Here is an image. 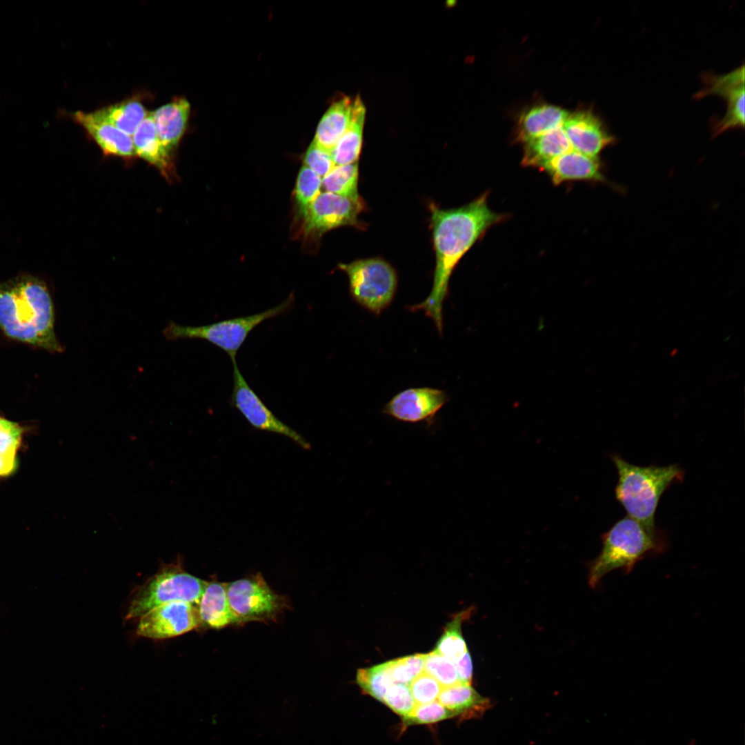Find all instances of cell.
Returning <instances> with one entry per match:
<instances>
[{
  "instance_id": "1",
  "label": "cell",
  "mask_w": 745,
  "mask_h": 745,
  "mask_svg": "<svg viewBox=\"0 0 745 745\" xmlns=\"http://www.w3.org/2000/svg\"><path fill=\"white\" fill-rule=\"evenodd\" d=\"M503 218L504 215L490 208L488 193L457 208L443 210L432 206L431 226L436 256L433 287L423 301L409 306V310H423L433 321L440 334L443 328V302L455 267L475 243Z\"/></svg>"
},
{
  "instance_id": "2",
  "label": "cell",
  "mask_w": 745,
  "mask_h": 745,
  "mask_svg": "<svg viewBox=\"0 0 745 745\" xmlns=\"http://www.w3.org/2000/svg\"><path fill=\"white\" fill-rule=\"evenodd\" d=\"M53 301L46 284L31 275L0 283V329L9 338L61 352L54 330Z\"/></svg>"
},
{
  "instance_id": "3",
  "label": "cell",
  "mask_w": 745,
  "mask_h": 745,
  "mask_svg": "<svg viewBox=\"0 0 745 745\" xmlns=\"http://www.w3.org/2000/svg\"><path fill=\"white\" fill-rule=\"evenodd\" d=\"M602 542L599 555L589 566L588 584L593 588L610 572L619 569L628 574L637 562L662 554L668 548L663 530H650L628 516L604 533Z\"/></svg>"
},
{
  "instance_id": "4",
  "label": "cell",
  "mask_w": 745,
  "mask_h": 745,
  "mask_svg": "<svg viewBox=\"0 0 745 745\" xmlns=\"http://www.w3.org/2000/svg\"><path fill=\"white\" fill-rule=\"evenodd\" d=\"M618 475L615 494L627 516L655 530V515L661 497L673 484L683 481L684 470L677 464L640 466L617 454L611 455Z\"/></svg>"
},
{
  "instance_id": "5",
  "label": "cell",
  "mask_w": 745,
  "mask_h": 745,
  "mask_svg": "<svg viewBox=\"0 0 745 745\" xmlns=\"http://www.w3.org/2000/svg\"><path fill=\"white\" fill-rule=\"evenodd\" d=\"M207 584L187 572L178 559L163 565L133 592L126 618H139L162 604L182 601L198 605Z\"/></svg>"
},
{
  "instance_id": "6",
  "label": "cell",
  "mask_w": 745,
  "mask_h": 745,
  "mask_svg": "<svg viewBox=\"0 0 745 745\" xmlns=\"http://www.w3.org/2000/svg\"><path fill=\"white\" fill-rule=\"evenodd\" d=\"M295 304L294 294L282 303L254 315L238 317L212 324L188 326L170 321L163 330L168 340L200 339L208 341L228 355L236 361L238 350L251 331L264 321L277 317L291 310Z\"/></svg>"
},
{
  "instance_id": "7",
  "label": "cell",
  "mask_w": 745,
  "mask_h": 745,
  "mask_svg": "<svg viewBox=\"0 0 745 745\" xmlns=\"http://www.w3.org/2000/svg\"><path fill=\"white\" fill-rule=\"evenodd\" d=\"M349 280L350 294L360 306L379 315L391 304L397 286L394 268L379 258L359 259L339 264Z\"/></svg>"
},
{
  "instance_id": "8",
  "label": "cell",
  "mask_w": 745,
  "mask_h": 745,
  "mask_svg": "<svg viewBox=\"0 0 745 745\" xmlns=\"http://www.w3.org/2000/svg\"><path fill=\"white\" fill-rule=\"evenodd\" d=\"M226 588L239 624L275 622L288 607L286 599L271 589L261 573L227 583Z\"/></svg>"
},
{
  "instance_id": "9",
  "label": "cell",
  "mask_w": 745,
  "mask_h": 745,
  "mask_svg": "<svg viewBox=\"0 0 745 745\" xmlns=\"http://www.w3.org/2000/svg\"><path fill=\"white\" fill-rule=\"evenodd\" d=\"M233 387L230 404L235 408L253 428L282 435L304 449L310 448V443L295 430L278 419L250 388L240 372L237 361L232 362Z\"/></svg>"
},
{
  "instance_id": "10",
  "label": "cell",
  "mask_w": 745,
  "mask_h": 745,
  "mask_svg": "<svg viewBox=\"0 0 745 745\" xmlns=\"http://www.w3.org/2000/svg\"><path fill=\"white\" fill-rule=\"evenodd\" d=\"M364 208L362 200L355 201L331 192H321L301 218L303 237L315 239L340 226L359 227L358 217Z\"/></svg>"
},
{
  "instance_id": "11",
  "label": "cell",
  "mask_w": 745,
  "mask_h": 745,
  "mask_svg": "<svg viewBox=\"0 0 745 745\" xmlns=\"http://www.w3.org/2000/svg\"><path fill=\"white\" fill-rule=\"evenodd\" d=\"M201 626L197 605L177 601L159 606L140 617L137 634L163 639L181 635Z\"/></svg>"
},
{
  "instance_id": "12",
  "label": "cell",
  "mask_w": 745,
  "mask_h": 745,
  "mask_svg": "<svg viewBox=\"0 0 745 745\" xmlns=\"http://www.w3.org/2000/svg\"><path fill=\"white\" fill-rule=\"evenodd\" d=\"M704 88L694 97L697 99L708 95H717L725 99L726 111L713 127V137L725 131L744 126V66L723 75L706 74L703 77Z\"/></svg>"
},
{
  "instance_id": "13",
  "label": "cell",
  "mask_w": 745,
  "mask_h": 745,
  "mask_svg": "<svg viewBox=\"0 0 745 745\" xmlns=\"http://www.w3.org/2000/svg\"><path fill=\"white\" fill-rule=\"evenodd\" d=\"M446 401V393L440 389L410 388L395 395L386 404L383 413L404 422L431 424Z\"/></svg>"
},
{
  "instance_id": "14",
  "label": "cell",
  "mask_w": 745,
  "mask_h": 745,
  "mask_svg": "<svg viewBox=\"0 0 745 745\" xmlns=\"http://www.w3.org/2000/svg\"><path fill=\"white\" fill-rule=\"evenodd\" d=\"M562 128L573 150L590 157H598L604 149L615 142V137L590 110L568 113Z\"/></svg>"
},
{
  "instance_id": "15",
  "label": "cell",
  "mask_w": 745,
  "mask_h": 745,
  "mask_svg": "<svg viewBox=\"0 0 745 745\" xmlns=\"http://www.w3.org/2000/svg\"><path fill=\"white\" fill-rule=\"evenodd\" d=\"M71 117L85 130L105 155L123 158L136 155L132 137L102 118L95 110L89 112L76 111L71 114Z\"/></svg>"
},
{
  "instance_id": "16",
  "label": "cell",
  "mask_w": 745,
  "mask_h": 745,
  "mask_svg": "<svg viewBox=\"0 0 745 745\" xmlns=\"http://www.w3.org/2000/svg\"><path fill=\"white\" fill-rule=\"evenodd\" d=\"M540 170L545 171L555 185L573 180L610 183L598 157L574 150L555 157Z\"/></svg>"
},
{
  "instance_id": "17",
  "label": "cell",
  "mask_w": 745,
  "mask_h": 745,
  "mask_svg": "<svg viewBox=\"0 0 745 745\" xmlns=\"http://www.w3.org/2000/svg\"><path fill=\"white\" fill-rule=\"evenodd\" d=\"M190 112V104L182 97H175L152 111L158 137L171 153L177 148L186 130Z\"/></svg>"
},
{
  "instance_id": "18",
  "label": "cell",
  "mask_w": 745,
  "mask_h": 745,
  "mask_svg": "<svg viewBox=\"0 0 745 745\" xmlns=\"http://www.w3.org/2000/svg\"><path fill=\"white\" fill-rule=\"evenodd\" d=\"M135 155L156 167L167 179L175 173L172 153L159 139L152 112L138 126L132 136Z\"/></svg>"
},
{
  "instance_id": "19",
  "label": "cell",
  "mask_w": 745,
  "mask_h": 745,
  "mask_svg": "<svg viewBox=\"0 0 745 745\" xmlns=\"http://www.w3.org/2000/svg\"><path fill=\"white\" fill-rule=\"evenodd\" d=\"M227 583L207 582L197 607L201 626L221 629L229 625H239L227 597Z\"/></svg>"
},
{
  "instance_id": "20",
  "label": "cell",
  "mask_w": 745,
  "mask_h": 745,
  "mask_svg": "<svg viewBox=\"0 0 745 745\" xmlns=\"http://www.w3.org/2000/svg\"><path fill=\"white\" fill-rule=\"evenodd\" d=\"M438 702L461 719L480 717L490 707V700L483 697L471 684L457 683L443 687Z\"/></svg>"
},
{
  "instance_id": "21",
  "label": "cell",
  "mask_w": 745,
  "mask_h": 745,
  "mask_svg": "<svg viewBox=\"0 0 745 745\" xmlns=\"http://www.w3.org/2000/svg\"><path fill=\"white\" fill-rule=\"evenodd\" d=\"M524 143L522 165L539 169L555 157L573 150L562 127L533 137Z\"/></svg>"
},
{
  "instance_id": "22",
  "label": "cell",
  "mask_w": 745,
  "mask_h": 745,
  "mask_svg": "<svg viewBox=\"0 0 745 745\" xmlns=\"http://www.w3.org/2000/svg\"><path fill=\"white\" fill-rule=\"evenodd\" d=\"M352 105V99L344 96L330 106L316 130L313 141L318 146L331 152L349 126Z\"/></svg>"
},
{
  "instance_id": "23",
  "label": "cell",
  "mask_w": 745,
  "mask_h": 745,
  "mask_svg": "<svg viewBox=\"0 0 745 745\" xmlns=\"http://www.w3.org/2000/svg\"><path fill=\"white\" fill-rule=\"evenodd\" d=\"M366 108L359 95L352 99L349 126L333 150L332 157L335 166L357 161L362 146Z\"/></svg>"
},
{
  "instance_id": "24",
  "label": "cell",
  "mask_w": 745,
  "mask_h": 745,
  "mask_svg": "<svg viewBox=\"0 0 745 745\" xmlns=\"http://www.w3.org/2000/svg\"><path fill=\"white\" fill-rule=\"evenodd\" d=\"M568 113L553 105L535 106L520 116L517 138L524 143L533 137L562 127Z\"/></svg>"
},
{
  "instance_id": "25",
  "label": "cell",
  "mask_w": 745,
  "mask_h": 745,
  "mask_svg": "<svg viewBox=\"0 0 745 745\" xmlns=\"http://www.w3.org/2000/svg\"><path fill=\"white\" fill-rule=\"evenodd\" d=\"M26 431V426L0 415V481L17 472Z\"/></svg>"
},
{
  "instance_id": "26",
  "label": "cell",
  "mask_w": 745,
  "mask_h": 745,
  "mask_svg": "<svg viewBox=\"0 0 745 745\" xmlns=\"http://www.w3.org/2000/svg\"><path fill=\"white\" fill-rule=\"evenodd\" d=\"M119 130L132 137L148 112L138 98H128L95 110Z\"/></svg>"
},
{
  "instance_id": "27",
  "label": "cell",
  "mask_w": 745,
  "mask_h": 745,
  "mask_svg": "<svg viewBox=\"0 0 745 745\" xmlns=\"http://www.w3.org/2000/svg\"><path fill=\"white\" fill-rule=\"evenodd\" d=\"M358 162L335 166L322 179V187L331 192L355 201L362 200L358 192Z\"/></svg>"
},
{
  "instance_id": "28",
  "label": "cell",
  "mask_w": 745,
  "mask_h": 745,
  "mask_svg": "<svg viewBox=\"0 0 745 745\" xmlns=\"http://www.w3.org/2000/svg\"><path fill=\"white\" fill-rule=\"evenodd\" d=\"M471 609L457 613L446 624L437 642L435 650L449 659L452 662L463 656L468 650L461 632L462 622L468 618Z\"/></svg>"
},
{
  "instance_id": "29",
  "label": "cell",
  "mask_w": 745,
  "mask_h": 745,
  "mask_svg": "<svg viewBox=\"0 0 745 745\" xmlns=\"http://www.w3.org/2000/svg\"><path fill=\"white\" fill-rule=\"evenodd\" d=\"M356 681L366 694L381 702L390 686L395 683L387 662L359 669Z\"/></svg>"
},
{
  "instance_id": "30",
  "label": "cell",
  "mask_w": 745,
  "mask_h": 745,
  "mask_svg": "<svg viewBox=\"0 0 745 745\" xmlns=\"http://www.w3.org/2000/svg\"><path fill=\"white\" fill-rule=\"evenodd\" d=\"M321 177L306 166H303L299 170L293 192L297 215L300 219L321 194Z\"/></svg>"
},
{
  "instance_id": "31",
  "label": "cell",
  "mask_w": 745,
  "mask_h": 745,
  "mask_svg": "<svg viewBox=\"0 0 745 745\" xmlns=\"http://www.w3.org/2000/svg\"><path fill=\"white\" fill-rule=\"evenodd\" d=\"M424 672L435 679L442 688L459 682L453 663L435 650L425 654Z\"/></svg>"
},
{
  "instance_id": "32",
  "label": "cell",
  "mask_w": 745,
  "mask_h": 745,
  "mask_svg": "<svg viewBox=\"0 0 745 745\" xmlns=\"http://www.w3.org/2000/svg\"><path fill=\"white\" fill-rule=\"evenodd\" d=\"M424 659L425 654L417 653L387 662L394 682L410 685L424 672Z\"/></svg>"
},
{
  "instance_id": "33",
  "label": "cell",
  "mask_w": 745,
  "mask_h": 745,
  "mask_svg": "<svg viewBox=\"0 0 745 745\" xmlns=\"http://www.w3.org/2000/svg\"><path fill=\"white\" fill-rule=\"evenodd\" d=\"M455 717V715L438 701L425 704H417L413 711L403 718L406 726L413 724H427L436 723L448 718Z\"/></svg>"
},
{
  "instance_id": "34",
  "label": "cell",
  "mask_w": 745,
  "mask_h": 745,
  "mask_svg": "<svg viewBox=\"0 0 745 745\" xmlns=\"http://www.w3.org/2000/svg\"><path fill=\"white\" fill-rule=\"evenodd\" d=\"M383 702L403 717L409 715L417 705L408 685L395 682L387 691Z\"/></svg>"
},
{
  "instance_id": "35",
  "label": "cell",
  "mask_w": 745,
  "mask_h": 745,
  "mask_svg": "<svg viewBox=\"0 0 745 745\" xmlns=\"http://www.w3.org/2000/svg\"><path fill=\"white\" fill-rule=\"evenodd\" d=\"M409 686L416 704L436 701L442 688L435 679L424 672L417 676Z\"/></svg>"
},
{
  "instance_id": "36",
  "label": "cell",
  "mask_w": 745,
  "mask_h": 745,
  "mask_svg": "<svg viewBox=\"0 0 745 745\" xmlns=\"http://www.w3.org/2000/svg\"><path fill=\"white\" fill-rule=\"evenodd\" d=\"M304 162V166L321 177L326 176L335 166L331 152L318 146L314 141L308 148Z\"/></svg>"
},
{
  "instance_id": "37",
  "label": "cell",
  "mask_w": 745,
  "mask_h": 745,
  "mask_svg": "<svg viewBox=\"0 0 745 745\" xmlns=\"http://www.w3.org/2000/svg\"><path fill=\"white\" fill-rule=\"evenodd\" d=\"M460 683L471 684L473 678V662L468 650L461 657L453 662Z\"/></svg>"
}]
</instances>
